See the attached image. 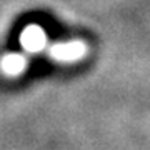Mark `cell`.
<instances>
[{"label":"cell","instance_id":"cell-1","mask_svg":"<svg viewBox=\"0 0 150 150\" xmlns=\"http://www.w3.org/2000/svg\"><path fill=\"white\" fill-rule=\"evenodd\" d=\"M88 54V47L83 40H69V42H59L48 47V57L55 62L62 64H72L79 62Z\"/></svg>","mask_w":150,"mask_h":150},{"label":"cell","instance_id":"cell-2","mask_svg":"<svg viewBox=\"0 0 150 150\" xmlns=\"http://www.w3.org/2000/svg\"><path fill=\"white\" fill-rule=\"evenodd\" d=\"M20 45L30 54H37L47 47V33L40 25H27L20 33Z\"/></svg>","mask_w":150,"mask_h":150},{"label":"cell","instance_id":"cell-3","mask_svg":"<svg viewBox=\"0 0 150 150\" xmlns=\"http://www.w3.org/2000/svg\"><path fill=\"white\" fill-rule=\"evenodd\" d=\"M27 69V59L20 54H7L0 59V72L7 77H18Z\"/></svg>","mask_w":150,"mask_h":150}]
</instances>
